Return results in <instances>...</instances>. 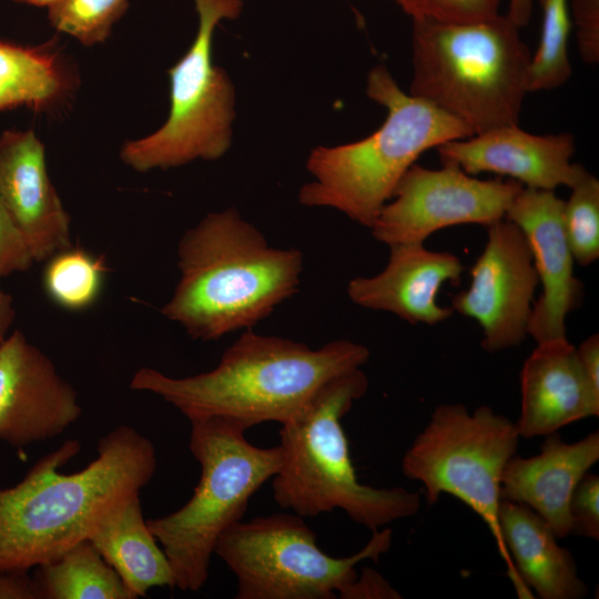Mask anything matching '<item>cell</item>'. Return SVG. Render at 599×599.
<instances>
[{"label":"cell","mask_w":599,"mask_h":599,"mask_svg":"<svg viewBox=\"0 0 599 599\" xmlns=\"http://www.w3.org/2000/svg\"><path fill=\"white\" fill-rule=\"evenodd\" d=\"M79 450L78 440H68L20 483L0 489V570L28 571L89 539L156 469L152 441L126 425L100 439L98 457L85 468L62 474Z\"/></svg>","instance_id":"cell-1"},{"label":"cell","mask_w":599,"mask_h":599,"mask_svg":"<svg viewBox=\"0 0 599 599\" xmlns=\"http://www.w3.org/2000/svg\"><path fill=\"white\" fill-rule=\"evenodd\" d=\"M369 349L349 339L319 348L252 328L223 353L216 367L176 378L143 367L130 388L158 395L189 420L221 417L245 429L265 422L285 424L308 405L331 378L361 368Z\"/></svg>","instance_id":"cell-2"},{"label":"cell","mask_w":599,"mask_h":599,"mask_svg":"<svg viewBox=\"0 0 599 599\" xmlns=\"http://www.w3.org/2000/svg\"><path fill=\"white\" fill-rule=\"evenodd\" d=\"M303 254L271 246L235 209L207 214L177 245L180 280L161 307L193 339L253 328L298 292Z\"/></svg>","instance_id":"cell-3"},{"label":"cell","mask_w":599,"mask_h":599,"mask_svg":"<svg viewBox=\"0 0 599 599\" xmlns=\"http://www.w3.org/2000/svg\"><path fill=\"white\" fill-rule=\"evenodd\" d=\"M361 368L328 379L308 405L280 429L281 466L272 478L273 498L301 517L342 509L372 532L414 516L419 493L359 483L342 418L367 392Z\"/></svg>","instance_id":"cell-4"},{"label":"cell","mask_w":599,"mask_h":599,"mask_svg":"<svg viewBox=\"0 0 599 599\" xmlns=\"http://www.w3.org/2000/svg\"><path fill=\"white\" fill-rule=\"evenodd\" d=\"M366 93L386 108L384 123L362 140L315 148L306 163L313 181L301 187L298 200L306 206L336 209L370 229L424 152L474 133L458 119L404 92L383 64L369 72Z\"/></svg>","instance_id":"cell-5"},{"label":"cell","mask_w":599,"mask_h":599,"mask_svg":"<svg viewBox=\"0 0 599 599\" xmlns=\"http://www.w3.org/2000/svg\"><path fill=\"white\" fill-rule=\"evenodd\" d=\"M506 14L474 22L413 20L409 93L475 134L518 124L531 53Z\"/></svg>","instance_id":"cell-6"},{"label":"cell","mask_w":599,"mask_h":599,"mask_svg":"<svg viewBox=\"0 0 599 599\" xmlns=\"http://www.w3.org/2000/svg\"><path fill=\"white\" fill-rule=\"evenodd\" d=\"M189 447L201 466L193 495L177 510L146 520L173 571L175 588L197 591L209 578L221 535L240 521L252 496L281 466L280 446L262 448L231 419H191Z\"/></svg>","instance_id":"cell-7"},{"label":"cell","mask_w":599,"mask_h":599,"mask_svg":"<svg viewBox=\"0 0 599 599\" xmlns=\"http://www.w3.org/2000/svg\"><path fill=\"white\" fill-rule=\"evenodd\" d=\"M519 438L516 424L487 405L470 413L463 404H443L405 451L402 471L423 485L429 506L448 494L483 519L518 597L528 599L532 592L516 571L498 520L502 474Z\"/></svg>","instance_id":"cell-8"},{"label":"cell","mask_w":599,"mask_h":599,"mask_svg":"<svg viewBox=\"0 0 599 599\" xmlns=\"http://www.w3.org/2000/svg\"><path fill=\"white\" fill-rule=\"evenodd\" d=\"M196 37L170 71V114L153 134L128 141L122 161L139 172L166 170L196 159L215 160L231 146L235 91L224 69L212 62L216 26L234 20L243 0H194Z\"/></svg>","instance_id":"cell-9"},{"label":"cell","mask_w":599,"mask_h":599,"mask_svg":"<svg viewBox=\"0 0 599 599\" xmlns=\"http://www.w3.org/2000/svg\"><path fill=\"white\" fill-rule=\"evenodd\" d=\"M392 536L388 528L375 530L359 551L336 558L317 546L303 517L281 512L235 522L214 554L235 575L237 599H334L355 580L358 562L388 551Z\"/></svg>","instance_id":"cell-10"},{"label":"cell","mask_w":599,"mask_h":599,"mask_svg":"<svg viewBox=\"0 0 599 599\" xmlns=\"http://www.w3.org/2000/svg\"><path fill=\"white\" fill-rule=\"evenodd\" d=\"M522 185L511 179L480 180L453 163L440 169L413 164L370 226L387 246L425 243L435 232L460 224L489 225L505 219Z\"/></svg>","instance_id":"cell-11"},{"label":"cell","mask_w":599,"mask_h":599,"mask_svg":"<svg viewBox=\"0 0 599 599\" xmlns=\"http://www.w3.org/2000/svg\"><path fill=\"white\" fill-rule=\"evenodd\" d=\"M469 273V286L451 298L453 311L478 323L487 353L519 346L528 336L538 286L522 231L507 219L489 225L485 247Z\"/></svg>","instance_id":"cell-12"},{"label":"cell","mask_w":599,"mask_h":599,"mask_svg":"<svg viewBox=\"0 0 599 599\" xmlns=\"http://www.w3.org/2000/svg\"><path fill=\"white\" fill-rule=\"evenodd\" d=\"M82 413L77 390L26 335L0 344V439L24 447L62 434Z\"/></svg>","instance_id":"cell-13"},{"label":"cell","mask_w":599,"mask_h":599,"mask_svg":"<svg viewBox=\"0 0 599 599\" xmlns=\"http://www.w3.org/2000/svg\"><path fill=\"white\" fill-rule=\"evenodd\" d=\"M562 211L564 200L555 191L522 186L505 216L525 234L541 285L528 325V335L537 344L566 338V319L583 298V283L573 274Z\"/></svg>","instance_id":"cell-14"},{"label":"cell","mask_w":599,"mask_h":599,"mask_svg":"<svg viewBox=\"0 0 599 599\" xmlns=\"http://www.w3.org/2000/svg\"><path fill=\"white\" fill-rule=\"evenodd\" d=\"M436 150L441 163L456 164L470 175L495 173L538 190L570 189L587 170L571 162L576 146L570 133L532 134L518 124L453 140Z\"/></svg>","instance_id":"cell-15"},{"label":"cell","mask_w":599,"mask_h":599,"mask_svg":"<svg viewBox=\"0 0 599 599\" xmlns=\"http://www.w3.org/2000/svg\"><path fill=\"white\" fill-rule=\"evenodd\" d=\"M0 200L35 262L72 246L70 216L49 177L44 146L32 130L0 135Z\"/></svg>","instance_id":"cell-16"},{"label":"cell","mask_w":599,"mask_h":599,"mask_svg":"<svg viewBox=\"0 0 599 599\" xmlns=\"http://www.w3.org/2000/svg\"><path fill=\"white\" fill-rule=\"evenodd\" d=\"M389 247L386 266L373 276L348 282L349 300L363 308L392 313L416 325H436L454 311L437 303L440 287L458 285L465 271L453 253L430 251L424 243L395 244Z\"/></svg>","instance_id":"cell-17"},{"label":"cell","mask_w":599,"mask_h":599,"mask_svg":"<svg viewBox=\"0 0 599 599\" xmlns=\"http://www.w3.org/2000/svg\"><path fill=\"white\" fill-rule=\"evenodd\" d=\"M520 437L547 436L599 416V395L589 385L568 338L537 344L520 372Z\"/></svg>","instance_id":"cell-18"},{"label":"cell","mask_w":599,"mask_h":599,"mask_svg":"<svg viewBox=\"0 0 599 599\" xmlns=\"http://www.w3.org/2000/svg\"><path fill=\"white\" fill-rule=\"evenodd\" d=\"M539 454L512 456L501 478V499L532 509L557 538L570 535L569 502L578 481L599 460V433L566 443L558 432L545 436Z\"/></svg>","instance_id":"cell-19"},{"label":"cell","mask_w":599,"mask_h":599,"mask_svg":"<svg viewBox=\"0 0 599 599\" xmlns=\"http://www.w3.org/2000/svg\"><path fill=\"white\" fill-rule=\"evenodd\" d=\"M498 520L502 541L521 581L541 599H582L588 587L571 552L532 509L501 499Z\"/></svg>","instance_id":"cell-20"},{"label":"cell","mask_w":599,"mask_h":599,"mask_svg":"<svg viewBox=\"0 0 599 599\" xmlns=\"http://www.w3.org/2000/svg\"><path fill=\"white\" fill-rule=\"evenodd\" d=\"M89 540L134 599L154 587L175 588L171 565L143 518L140 495L110 514Z\"/></svg>","instance_id":"cell-21"},{"label":"cell","mask_w":599,"mask_h":599,"mask_svg":"<svg viewBox=\"0 0 599 599\" xmlns=\"http://www.w3.org/2000/svg\"><path fill=\"white\" fill-rule=\"evenodd\" d=\"M72 78L52 42L24 47L0 40V112L49 111L64 102Z\"/></svg>","instance_id":"cell-22"},{"label":"cell","mask_w":599,"mask_h":599,"mask_svg":"<svg viewBox=\"0 0 599 599\" xmlns=\"http://www.w3.org/2000/svg\"><path fill=\"white\" fill-rule=\"evenodd\" d=\"M37 568L42 599H134L89 539Z\"/></svg>","instance_id":"cell-23"},{"label":"cell","mask_w":599,"mask_h":599,"mask_svg":"<svg viewBox=\"0 0 599 599\" xmlns=\"http://www.w3.org/2000/svg\"><path fill=\"white\" fill-rule=\"evenodd\" d=\"M47 261L42 285L53 303L68 311H82L98 300L106 272L102 256L70 246Z\"/></svg>","instance_id":"cell-24"},{"label":"cell","mask_w":599,"mask_h":599,"mask_svg":"<svg viewBox=\"0 0 599 599\" xmlns=\"http://www.w3.org/2000/svg\"><path fill=\"white\" fill-rule=\"evenodd\" d=\"M540 3L541 34L529 65V92L559 88L571 75L568 52L571 22L568 0H541Z\"/></svg>","instance_id":"cell-25"},{"label":"cell","mask_w":599,"mask_h":599,"mask_svg":"<svg viewBox=\"0 0 599 599\" xmlns=\"http://www.w3.org/2000/svg\"><path fill=\"white\" fill-rule=\"evenodd\" d=\"M562 221L575 262L588 266L599 257V181L588 170L570 187Z\"/></svg>","instance_id":"cell-26"},{"label":"cell","mask_w":599,"mask_h":599,"mask_svg":"<svg viewBox=\"0 0 599 599\" xmlns=\"http://www.w3.org/2000/svg\"><path fill=\"white\" fill-rule=\"evenodd\" d=\"M129 0H58L48 8L50 24L84 45L104 42L125 13Z\"/></svg>","instance_id":"cell-27"},{"label":"cell","mask_w":599,"mask_h":599,"mask_svg":"<svg viewBox=\"0 0 599 599\" xmlns=\"http://www.w3.org/2000/svg\"><path fill=\"white\" fill-rule=\"evenodd\" d=\"M413 20L474 22L499 14L501 0H396Z\"/></svg>","instance_id":"cell-28"},{"label":"cell","mask_w":599,"mask_h":599,"mask_svg":"<svg viewBox=\"0 0 599 599\" xmlns=\"http://www.w3.org/2000/svg\"><path fill=\"white\" fill-rule=\"evenodd\" d=\"M570 534L599 540V477L587 473L576 485L569 502Z\"/></svg>","instance_id":"cell-29"},{"label":"cell","mask_w":599,"mask_h":599,"mask_svg":"<svg viewBox=\"0 0 599 599\" xmlns=\"http://www.w3.org/2000/svg\"><path fill=\"white\" fill-rule=\"evenodd\" d=\"M34 263L24 236L0 200V280L26 272Z\"/></svg>","instance_id":"cell-30"},{"label":"cell","mask_w":599,"mask_h":599,"mask_svg":"<svg viewBox=\"0 0 599 599\" xmlns=\"http://www.w3.org/2000/svg\"><path fill=\"white\" fill-rule=\"evenodd\" d=\"M571 14L581 59L589 64L598 63L599 0H571Z\"/></svg>","instance_id":"cell-31"},{"label":"cell","mask_w":599,"mask_h":599,"mask_svg":"<svg viewBox=\"0 0 599 599\" xmlns=\"http://www.w3.org/2000/svg\"><path fill=\"white\" fill-rule=\"evenodd\" d=\"M342 599H398L402 598L377 571L364 568L362 575L339 591Z\"/></svg>","instance_id":"cell-32"},{"label":"cell","mask_w":599,"mask_h":599,"mask_svg":"<svg viewBox=\"0 0 599 599\" xmlns=\"http://www.w3.org/2000/svg\"><path fill=\"white\" fill-rule=\"evenodd\" d=\"M0 599H42L34 578L23 570H0Z\"/></svg>","instance_id":"cell-33"},{"label":"cell","mask_w":599,"mask_h":599,"mask_svg":"<svg viewBox=\"0 0 599 599\" xmlns=\"http://www.w3.org/2000/svg\"><path fill=\"white\" fill-rule=\"evenodd\" d=\"M582 372L592 390L599 395V335L591 334L577 347Z\"/></svg>","instance_id":"cell-34"},{"label":"cell","mask_w":599,"mask_h":599,"mask_svg":"<svg viewBox=\"0 0 599 599\" xmlns=\"http://www.w3.org/2000/svg\"><path fill=\"white\" fill-rule=\"evenodd\" d=\"M14 317L16 311L13 307V300L11 295L2 288L0 283V344L8 336V332Z\"/></svg>","instance_id":"cell-35"},{"label":"cell","mask_w":599,"mask_h":599,"mask_svg":"<svg viewBox=\"0 0 599 599\" xmlns=\"http://www.w3.org/2000/svg\"><path fill=\"white\" fill-rule=\"evenodd\" d=\"M532 0H509L506 16L519 28L526 26L531 17Z\"/></svg>","instance_id":"cell-36"},{"label":"cell","mask_w":599,"mask_h":599,"mask_svg":"<svg viewBox=\"0 0 599 599\" xmlns=\"http://www.w3.org/2000/svg\"><path fill=\"white\" fill-rule=\"evenodd\" d=\"M20 3H26L35 7H51L58 0H12Z\"/></svg>","instance_id":"cell-37"}]
</instances>
